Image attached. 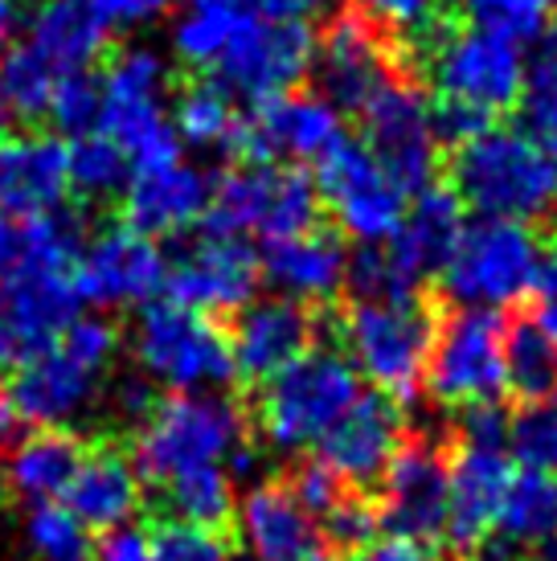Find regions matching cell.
<instances>
[{
    "label": "cell",
    "instance_id": "8992f818",
    "mask_svg": "<svg viewBox=\"0 0 557 561\" xmlns=\"http://www.w3.org/2000/svg\"><path fill=\"white\" fill-rule=\"evenodd\" d=\"M99 131L111 136L132 160V169H156L181 160V136L164 107L169 58L152 46H127L103 70Z\"/></svg>",
    "mask_w": 557,
    "mask_h": 561
},
{
    "label": "cell",
    "instance_id": "d6a6232c",
    "mask_svg": "<svg viewBox=\"0 0 557 561\" xmlns=\"http://www.w3.org/2000/svg\"><path fill=\"white\" fill-rule=\"evenodd\" d=\"M247 16L238 0H189V9L172 25V54L193 70H214Z\"/></svg>",
    "mask_w": 557,
    "mask_h": 561
},
{
    "label": "cell",
    "instance_id": "5bb4252c",
    "mask_svg": "<svg viewBox=\"0 0 557 561\" xmlns=\"http://www.w3.org/2000/svg\"><path fill=\"white\" fill-rule=\"evenodd\" d=\"M311 62H316V37L308 21L247 16L214 70L217 82L230 94L266 103V99L295 91L311 75Z\"/></svg>",
    "mask_w": 557,
    "mask_h": 561
},
{
    "label": "cell",
    "instance_id": "d6986e66",
    "mask_svg": "<svg viewBox=\"0 0 557 561\" xmlns=\"http://www.w3.org/2000/svg\"><path fill=\"white\" fill-rule=\"evenodd\" d=\"M377 483H382L377 520L389 529V537L427 546V541H439L447 533L451 471L434 443H427V438L406 443Z\"/></svg>",
    "mask_w": 557,
    "mask_h": 561
},
{
    "label": "cell",
    "instance_id": "74e56055",
    "mask_svg": "<svg viewBox=\"0 0 557 561\" xmlns=\"http://www.w3.org/2000/svg\"><path fill=\"white\" fill-rule=\"evenodd\" d=\"M160 496L169 500L172 516L193 520V525H214L221 529L238 508V492H234V476L226 468H197L185 471L177 480L160 483Z\"/></svg>",
    "mask_w": 557,
    "mask_h": 561
},
{
    "label": "cell",
    "instance_id": "f6af8a7d",
    "mask_svg": "<svg viewBox=\"0 0 557 561\" xmlns=\"http://www.w3.org/2000/svg\"><path fill=\"white\" fill-rule=\"evenodd\" d=\"M99 111H103V87L94 79L91 70L82 75H66L54 87V99H49V119L58 131H70V136H87L99 127Z\"/></svg>",
    "mask_w": 557,
    "mask_h": 561
},
{
    "label": "cell",
    "instance_id": "816d5d0a",
    "mask_svg": "<svg viewBox=\"0 0 557 561\" xmlns=\"http://www.w3.org/2000/svg\"><path fill=\"white\" fill-rule=\"evenodd\" d=\"M484 127H492V119L480 115V111L447 103V99L434 103V131H439V144H455V148H459V144L476 140Z\"/></svg>",
    "mask_w": 557,
    "mask_h": 561
},
{
    "label": "cell",
    "instance_id": "ac0fdd59",
    "mask_svg": "<svg viewBox=\"0 0 557 561\" xmlns=\"http://www.w3.org/2000/svg\"><path fill=\"white\" fill-rule=\"evenodd\" d=\"M263 279L259 254L247 247V238L209 234L193 238L189 247L169 263V291L172 304L193 308V312H242Z\"/></svg>",
    "mask_w": 557,
    "mask_h": 561
},
{
    "label": "cell",
    "instance_id": "f5cc1de1",
    "mask_svg": "<svg viewBox=\"0 0 557 561\" xmlns=\"http://www.w3.org/2000/svg\"><path fill=\"white\" fill-rule=\"evenodd\" d=\"M172 4H177V0H91V9L107 21L111 30H115V25H120V30L148 25V21L169 13Z\"/></svg>",
    "mask_w": 557,
    "mask_h": 561
},
{
    "label": "cell",
    "instance_id": "8fae6325",
    "mask_svg": "<svg viewBox=\"0 0 557 561\" xmlns=\"http://www.w3.org/2000/svg\"><path fill=\"white\" fill-rule=\"evenodd\" d=\"M75 266L37 263L21 247V266L0 279V369H25L46 357L75 324L82 299L75 291Z\"/></svg>",
    "mask_w": 557,
    "mask_h": 561
},
{
    "label": "cell",
    "instance_id": "ffe728a7",
    "mask_svg": "<svg viewBox=\"0 0 557 561\" xmlns=\"http://www.w3.org/2000/svg\"><path fill=\"white\" fill-rule=\"evenodd\" d=\"M311 70L320 79V91L341 111H356V115L389 79H398L394 42L353 9L328 21L325 37L316 42Z\"/></svg>",
    "mask_w": 557,
    "mask_h": 561
},
{
    "label": "cell",
    "instance_id": "1f68e13d",
    "mask_svg": "<svg viewBox=\"0 0 557 561\" xmlns=\"http://www.w3.org/2000/svg\"><path fill=\"white\" fill-rule=\"evenodd\" d=\"M496 537L509 549H537L557 537V476L549 471H516L500 500Z\"/></svg>",
    "mask_w": 557,
    "mask_h": 561
},
{
    "label": "cell",
    "instance_id": "bcb514c9",
    "mask_svg": "<svg viewBox=\"0 0 557 561\" xmlns=\"http://www.w3.org/2000/svg\"><path fill=\"white\" fill-rule=\"evenodd\" d=\"M353 299H406L418 296V287L402 275V266L389 259L386 247H361L349 259V283Z\"/></svg>",
    "mask_w": 557,
    "mask_h": 561
},
{
    "label": "cell",
    "instance_id": "4fadbf2b",
    "mask_svg": "<svg viewBox=\"0 0 557 561\" xmlns=\"http://www.w3.org/2000/svg\"><path fill=\"white\" fill-rule=\"evenodd\" d=\"M316 188L337 230L356 238L361 247H382L398 234L406 218V188L389 181L365 144L341 140L325 160H316Z\"/></svg>",
    "mask_w": 557,
    "mask_h": 561
},
{
    "label": "cell",
    "instance_id": "7c38bea8",
    "mask_svg": "<svg viewBox=\"0 0 557 561\" xmlns=\"http://www.w3.org/2000/svg\"><path fill=\"white\" fill-rule=\"evenodd\" d=\"M422 386L439 405L467 410L504 393V320L484 308H459L434 328Z\"/></svg>",
    "mask_w": 557,
    "mask_h": 561
},
{
    "label": "cell",
    "instance_id": "277c9868",
    "mask_svg": "<svg viewBox=\"0 0 557 561\" xmlns=\"http://www.w3.org/2000/svg\"><path fill=\"white\" fill-rule=\"evenodd\" d=\"M247 443V414L226 393H169L136 435V468L152 483H169L197 468H226ZM230 471V468H226Z\"/></svg>",
    "mask_w": 557,
    "mask_h": 561
},
{
    "label": "cell",
    "instance_id": "94428289",
    "mask_svg": "<svg viewBox=\"0 0 557 561\" xmlns=\"http://www.w3.org/2000/svg\"><path fill=\"white\" fill-rule=\"evenodd\" d=\"M299 561H337V558H328V553H320V549H311V553H304Z\"/></svg>",
    "mask_w": 557,
    "mask_h": 561
},
{
    "label": "cell",
    "instance_id": "836d02e7",
    "mask_svg": "<svg viewBox=\"0 0 557 561\" xmlns=\"http://www.w3.org/2000/svg\"><path fill=\"white\" fill-rule=\"evenodd\" d=\"M238 124H242V115L221 82H193L172 107V127H177L181 144L202 148V152H230Z\"/></svg>",
    "mask_w": 557,
    "mask_h": 561
},
{
    "label": "cell",
    "instance_id": "60d3db41",
    "mask_svg": "<svg viewBox=\"0 0 557 561\" xmlns=\"http://www.w3.org/2000/svg\"><path fill=\"white\" fill-rule=\"evenodd\" d=\"M471 25L492 30L509 42H542L549 33L554 0H455Z\"/></svg>",
    "mask_w": 557,
    "mask_h": 561
},
{
    "label": "cell",
    "instance_id": "52a82bcc",
    "mask_svg": "<svg viewBox=\"0 0 557 561\" xmlns=\"http://www.w3.org/2000/svg\"><path fill=\"white\" fill-rule=\"evenodd\" d=\"M344 357L377 393L414 398L434 344V316L418 296L353 299L341 320Z\"/></svg>",
    "mask_w": 557,
    "mask_h": 561
},
{
    "label": "cell",
    "instance_id": "f907efd6",
    "mask_svg": "<svg viewBox=\"0 0 557 561\" xmlns=\"http://www.w3.org/2000/svg\"><path fill=\"white\" fill-rule=\"evenodd\" d=\"M459 443L471 447H509V414L496 402L467 405L459 419Z\"/></svg>",
    "mask_w": 557,
    "mask_h": 561
},
{
    "label": "cell",
    "instance_id": "44dd1931",
    "mask_svg": "<svg viewBox=\"0 0 557 561\" xmlns=\"http://www.w3.org/2000/svg\"><path fill=\"white\" fill-rule=\"evenodd\" d=\"M406 447V414L398 398L389 393H361L349 414H344L325 443L316 447L328 468L341 476V483L370 488L386 476L394 455Z\"/></svg>",
    "mask_w": 557,
    "mask_h": 561
},
{
    "label": "cell",
    "instance_id": "e575fe53",
    "mask_svg": "<svg viewBox=\"0 0 557 561\" xmlns=\"http://www.w3.org/2000/svg\"><path fill=\"white\" fill-rule=\"evenodd\" d=\"M504 390L525 402L557 393V341L537 320L504 328Z\"/></svg>",
    "mask_w": 557,
    "mask_h": 561
},
{
    "label": "cell",
    "instance_id": "6125c7cd",
    "mask_svg": "<svg viewBox=\"0 0 557 561\" xmlns=\"http://www.w3.org/2000/svg\"><path fill=\"white\" fill-rule=\"evenodd\" d=\"M4 500H9V483H4V471H0V508H4Z\"/></svg>",
    "mask_w": 557,
    "mask_h": 561
},
{
    "label": "cell",
    "instance_id": "7bdbcfd3",
    "mask_svg": "<svg viewBox=\"0 0 557 561\" xmlns=\"http://www.w3.org/2000/svg\"><path fill=\"white\" fill-rule=\"evenodd\" d=\"M353 13H361L370 25L386 33V37H406L418 49H427L447 30L443 25V0H353Z\"/></svg>",
    "mask_w": 557,
    "mask_h": 561
},
{
    "label": "cell",
    "instance_id": "11a10c76",
    "mask_svg": "<svg viewBox=\"0 0 557 561\" xmlns=\"http://www.w3.org/2000/svg\"><path fill=\"white\" fill-rule=\"evenodd\" d=\"M94 561H156L152 537L132 529V525L111 529V533H103V541L94 546Z\"/></svg>",
    "mask_w": 557,
    "mask_h": 561
},
{
    "label": "cell",
    "instance_id": "5b68a950",
    "mask_svg": "<svg viewBox=\"0 0 557 561\" xmlns=\"http://www.w3.org/2000/svg\"><path fill=\"white\" fill-rule=\"evenodd\" d=\"M127 344L139 374L169 393H217L238 377L230 332L172 299L144 304Z\"/></svg>",
    "mask_w": 557,
    "mask_h": 561
},
{
    "label": "cell",
    "instance_id": "b9f144b4",
    "mask_svg": "<svg viewBox=\"0 0 557 561\" xmlns=\"http://www.w3.org/2000/svg\"><path fill=\"white\" fill-rule=\"evenodd\" d=\"M509 451L528 471L557 476V393L525 402L521 414L509 419Z\"/></svg>",
    "mask_w": 557,
    "mask_h": 561
},
{
    "label": "cell",
    "instance_id": "484cf974",
    "mask_svg": "<svg viewBox=\"0 0 557 561\" xmlns=\"http://www.w3.org/2000/svg\"><path fill=\"white\" fill-rule=\"evenodd\" d=\"M259 266L278 296L304 304V308L328 304L332 296H341L349 283V250L332 230H320V226L295 238L266 242Z\"/></svg>",
    "mask_w": 557,
    "mask_h": 561
},
{
    "label": "cell",
    "instance_id": "680465c9",
    "mask_svg": "<svg viewBox=\"0 0 557 561\" xmlns=\"http://www.w3.org/2000/svg\"><path fill=\"white\" fill-rule=\"evenodd\" d=\"M16 13H21V0H0V54L9 49V37H13Z\"/></svg>",
    "mask_w": 557,
    "mask_h": 561
},
{
    "label": "cell",
    "instance_id": "03108f58",
    "mask_svg": "<svg viewBox=\"0 0 557 561\" xmlns=\"http://www.w3.org/2000/svg\"><path fill=\"white\" fill-rule=\"evenodd\" d=\"M230 561H254V558H230Z\"/></svg>",
    "mask_w": 557,
    "mask_h": 561
},
{
    "label": "cell",
    "instance_id": "4dcf8cb0",
    "mask_svg": "<svg viewBox=\"0 0 557 561\" xmlns=\"http://www.w3.org/2000/svg\"><path fill=\"white\" fill-rule=\"evenodd\" d=\"M82 443L70 431H25L9 443L4 455V483L9 492L30 504H49L62 500L78 463H82Z\"/></svg>",
    "mask_w": 557,
    "mask_h": 561
},
{
    "label": "cell",
    "instance_id": "6da1fadb",
    "mask_svg": "<svg viewBox=\"0 0 557 561\" xmlns=\"http://www.w3.org/2000/svg\"><path fill=\"white\" fill-rule=\"evenodd\" d=\"M120 357V332L107 316H78L46 357L16 369L0 393L16 426L25 431H70L103 402L107 374Z\"/></svg>",
    "mask_w": 557,
    "mask_h": 561
},
{
    "label": "cell",
    "instance_id": "f546056e",
    "mask_svg": "<svg viewBox=\"0 0 557 561\" xmlns=\"http://www.w3.org/2000/svg\"><path fill=\"white\" fill-rule=\"evenodd\" d=\"M107 42L111 25L94 13L91 0H42L30 21V33H25V46L58 79L91 70L107 54Z\"/></svg>",
    "mask_w": 557,
    "mask_h": 561
},
{
    "label": "cell",
    "instance_id": "db71d44e",
    "mask_svg": "<svg viewBox=\"0 0 557 561\" xmlns=\"http://www.w3.org/2000/svg\"><path fill=\"white\" fill-rule=\"evenodd\" d=\"M528 296L537 304L533 320L557 341V247H549L542 254V266H537V279H533V291H528Z\"/></svg>",
    "mask_w": 557,
    "mask_h": 561
},
{
    "label": "cell",
    "instance_id": "7dc6e473",
    "mask_svg": "<svg viewBox=\"0 0 557 561\" xmlns=\"http://www.w3.org/2000/svg\"><path fill=\"white\" fill-rule=\"evenodd\" d=\"M325 525L320 529L328 533V541L337 549H361L370 546L377 529H382V520H377V508H373L370 500H361V492H344L325 516H320Z\"/></svg>",
    "mask_w": 557,
    "mask_h": 561
},
{
    "label": "cell",
    "instance_id": "d590c367",
    "mask_svg": "<svg viewBox=\"0 0 557 561\" xmlns=\"http://www.w3.org/2000/svg\"><path fill=\"white\" fill-rule=\"evenodd\" d=\"M21 541L33 561H94V533L66 504H30L21 520Z\"/></svg>",
    "mask_w": 557,
    "mask_h": 561
},
{
    "label": "cell",
    "instance_id": "6f0895ef",
    "mask_svg": "<svg viewBox=\"0 0 557 561\" xmlns=\"http://www.w3.org/2000/svg\"><path fill=\"white\" fill-rule=\"evenodd\" d=\"M353 561H439L434 553H427V546L402 541V537H386V541H370L353 553Z\"/></svg>",
    "mask_w": 557,
    "mask_h": 561
},
{
    "label": "cell",
    "instance_id": "e0dca14e",
    "mask_svg": "<svg viewBox=\"0 0 557 561\" xmlns=\"http://www.w3.org/2000/svg\"><path fill=\"white\" fill-rule=\"evenodd\" d=\"M75 291L94 308H144L164 291L169 259L148 234L132 226H111L94 234L75 259Z\"/></svg>",
    "mask_w": 557,
    "mask_h": 561
},
{
    "label": "cell",
    "instance_id": "91938a15",
    "mask_svg": "<svg viewBox=\"0 0 557 561\" xmlns=\"http://www.w3.org/2000/svg\"><path fill=\"white\" fill-rule=\"evenodd\" d=\"M9 119H13V111H9V103H4V94H0V136H4V127H9Z\"/></svg>",
    "mask_w": 557,
    "mask_h": 561
},
{
    "label": "cell",
    "instance_id": "cb8c5ba5",
    "mask_svg": "<svg viewBox=\"0 0 557 561\" xmlns=\"http://www.w3.org/2000/svg\"><path fill=\"white\" fill-rule=\"evenodd\" d=\"M311 316L304 304L283 296L250 299L230 328L234 374L247 381H271L295 357L311 348Z\"/></svg>",
    "mask_w": 557,
    "mask_h": 561
},
{
    "label": "cell",
    "instance_id": "be15d7a7",
    "mask_svg": "<svg viewBox=\"0 0 557 561\" xmlns=\"http://www.w3.org/2000/svg\"><path fill=\"white\" fill-rule=\"evenodd\" d=\"M500 561H542V558H500Z\"/></svg>",
    "mask_w": 557,
    "mask_h": 561
},
{
    "label": "cell",
    "instance_id": "2e32d148",
    "mask_svg": "<svg viewBox=\"0 0 557 561\" xmlns=\"http://www.w3.org/2000/svg\"><path fill=\"white\" fill-rule=\"evenodd\" d=\"M344 140V111L325 91H287L278 99L254 103L238 124L234 148L250 164H278V160H325Z\"/></svg>",
    "mask_w": 557,
    "mask_h": 561
},
{
    "label": "cell",
    "instance_id": "c3c4849f",
    "mask_svg": "<svg viewBox=\"0 0 557 561\" xmlns=\"http://www.w3.org/2000/svg\"><path fill=\"white\" fill-rule=\"evenodd\" d=\"M103 402H107L111 410V419L120 422V426H144L148 422V414L156 410V386L148 381V377L139 374H124V377H115L107 390H103Z\"/></svg>",
    "mask_w": 557,
    "mask_h": 561
},
{
    "label": "cell",
    "instance_id": "f1b7e54d",
    "mask_svg": "<svg viewBox=\"0 0 557 561\" xmlns=\"http://www.w3.org/2000/svg\"><path fill=\"white\" fill-rule=\"evenodd\" d=\"M464 202L455 197V188L427 185L418 188V197L406 205V218L398 226V234L382 242L389 250V259L402 266V275L410 283H422L439 275L447 266L451 250L464 234Z\"/></svg>",
    "mask_w": 557,
    "mask_h": 561
},
{
    "label": "cell",
    "instance_id": "3957f363",
    "mask_svg": "<svg viewBox=\"0 0 557 561\" xmlns=\"http://www.w3.org/2000/svg\"><path fill=\"white\" fill-rule=\"evenodd\" d=\"M361 398V374L337 348H308L263 386L259 435L271 451L299 455L320 447L325 435Z\"/></svg>",
    "mask_w": 557,
    "mask_h": 561
},
{
    "label": "cell",
    "instance_id": "7402d4cb",
    "mask_svg": "<svg viewBox=\"0 0 557 561\" xmlns=\"http://www.w3.org/2000/svg\"><path fill=\"white\" fill-rule=\"evenodd\" d=\"M70 193V148L49 131L0 136V209L30 221L54 214Z\"/></svg>",
    "mask_w": 557,
    "mask_h": 561
},
{
    "label": "cell",
    "instance_id": "9c48e42d",
    "mask_svg": "<svg viewBox=\"0 0 557 561\" xmlns=\"http://www.w3.org/2000/svg\"><path fill=\"white\" fill-rule=\"evenodd\" d=\"M542 238L525 221L480 218L467 221L447 266L439 271L443 291L459 308L500 312L533 291L537 266H542Z\"/></svg>",
    "mask_w": 557,
    "mask_h": 561
},
{
    "label": "cell",
    "instance_id": "603a6c76",
    "mask_svg": "<svg viewBox=\"0 0 557 561\" xmlns=\"http://www.w3.org/2000/svg\"><path fill=\"white\" fill-rule=\"evenodd\" d=\"M214 197V176L197 164L172 160L156 169H136L124 188V218L132 230L148 238L185 234L189 226L205 221Z\"/></svg>",
    "mask_w": 557,
    "mask_h": 561
},
{
    "label": "cell",
    "instance_id": "83f0119b",
    "mask_svg": "<svg viewBox=\"0 0 557 561\" xmlns=\"http://www.w3.org/2000/svg\"><path fill=\"white\" fill-rule=\"evenodd\" d=\"M234 520L254 561H299L316 549V516L295 500L287 483H250L234 508Z\"/></svg>",
    "mask_w": 557,
    "mask_h": 561
},
{
    "label": "cell",
    "instance_id": "d4e9b609",
    "mask_svg": "<svg viewBox=\"0 0 557 561\" xmlns=\"http://www.w3.org/2000/svg\"><path fill=\"white\" fill-rule=\"evenodd\" d=\"M451 471V500H447V537L451 549L471 553L480 549L496 533V516H500V500L509 492V459L504 447H471L459 443L455 459L447 463Z\"/></svg>",
    "mask_w": 557,
    "mask_h": 561
},
{
    "label": "cell",
    "instance_id": "ee69618b",
    "mask_svg": "<svg viewBox=\"0 0 557 561\" xmlns=\"http://www.w3.org/2000/svg\"><path fill=\"white\" fill-rule=\"evenodd\" d=\"M156 561H230V541L214 525H193L181 516H169L152 529Z\"/></svg>",
    "mask_w": 557,
    "mask_h": 561
},
{
    "label": "cell",
    "instance_id": "9f6ffc18",
    "mask_svg": "<svg viewBox=\"0 0 557 561\" xmlns=\"http://www.w3.org/2000/svg\"><path fill=\"white\" fill-rule=\"evenodd\" d=\"M250 16H266V21H308L325 9L328 0H238Z\"/></svg>",
    "mask_w": 557,
    "mask_h": 561
},
{
    "label": "cell",
    "instance_id": "e7e4bbea",
    "mask_svg": "<svg viewBox=\"0 0 557 561\" xmlns=\"http://www.w3.org/2000/svg\"><path fill=\"white\" fill-rule=\"evenodd\" d=\"M4 226H9V218H4V209H0V230H4Z\"/></svg>",
    "mask_w": 557,
    "mask_h": 561
},
{
    "label": "cell",
    "instance_id": "ab89813d",
    "mask_svg": "<svg viewBox=\"0 0 557 561\" xmlns=\"http://www.w3.org/2000/svg\"><path fill=\"white\" fill-rule=\"evenodd\" d=\"M516 107H521L528 136L557 152V30L545 33L537 58L528 62Z\"/></svg>",
    "mask_w": 557,
    "mask_h": 561
},
{
    "label": "cell",
    "instance_id": "9a60e30c",
    "mask_svg": "<svg viewBox=\"0 0 557 561\" xmlns=\"http://www.w3.org/2000/svg\"><path fill=\"white\" fill-rule=\"evenodd\" d=\"M365 148L389 172V181L406 193H418L434 181L439 169V131L427 91L410 79H389L382 91L361 107Z\"/></svg>",
    "mask_w": 557,
    "mask_h": 561
},
{
    "label": "cell",
    "instance_id": "f35d334b",
    "mask_svg": "<svg viewBox=\"0 0 557 561\" xmlns=\"http://www.w3.org/2000/svg\"><path fill=\"white\" fill-rule=\"evenodd\" d=\"M54 87H58V75L25 42L4 49V58H0V94H4V103H9L16 119H42L49 111Z\"/></svg>",
    "mask_w": 557,
    "mask_h": 561
},
{
    "label": "cell",
    "instance_id": "4316f807",
    "mask_svg": "<svg viewBox=\"0 0 557 561\" xmlns=\"http://www.w3.org/2000/svg\"><path fill=\"white\" fill-rule=\"evenodd\" d=\"M62 500L91 533L124 529L144 504V476L136 459L120 447H91L82 451V463Z\"/></svg>",
    "mask_w": 557,
    "mask_h": 561
},
{
    "label": "cell",
    "instance_id": "ba28073f",
    "mask_svg": "<svg viewBox=\"0 0 557 561\" xmlns=\"http://www.w3.org/2000/svg\"><path fill=\"white\" fill-rule=\"evenodd\" d=\"M320 188L295 164H250L221 172L214 181V197L205 209L209 234L247 238L259 234L263 242L295 238L316 230L320 221Z\"/></svg>",
    "mask_w": 557,
    "mask_h": 561
},
{
    "label": "cell",
    "instance_id": "003e7915",
    "mask_svg": "<svg viewBox=\"0 0 557 561\" xmlns=\"http://www.w3.org/2000/svg\"><path fill=\"white\" fill-rule=\"evenodd\" d=\"M0 561H9V558H0Z\"/></svg>",
    "mask_w": 557,
    "mask_h": 561
},
{
    "label": "cell",
    "instance_id": "681fc988",
    "mask_svg": "<svg viewBox=\"0 0 557 561\" xmlns=\"http://www.w3.org/2000/svg\"><path fill=\"white\" fill-rule=\"evenodd\" d=\"M287 488L295 492V500L308 508L311 516H325L337 500L344 496V483L341 476L328 468L325 459L316 455V459H304L299 468L292 471V480H287Z\"/></svg>",
    "mask_w": 557,
    "mask_h": 561
},
{
    "label": "cell",
    "instance_id": "8d00e7d4",
    "mask_svg": "<svg viewBox=\"0 0 557 561\" xmlns=\"http://www.w3.org/2000/svg\"><path fill=\"white\" fill-rule=\"evenodd\" d=\"M132 172L136 169H132L127 152L111 136H103L99 127L70 144V188L87 202L124 197Z\"/></svg>",
    "mask_w": 557,
    "mask_h": 561
},
{
    "label": "cell",
    "instance_id": "7a4b0ae2",
    "mask_svg": "<svg viewBox=\"0 0 557 561\" xmlns=\"http://www.w3.org/2000/svg\"><path fill=\"white\" fill-rule=\"evenodd\" d=\"M455 197L480 218L533 221L557 214V152L533 140L525 127H484L455 148Z\"/></svg>",
    "mask_w": 557,
    "mask_h": 561
},
{
    "label": "cell",
    "instance_id": "30bf717a",
    "mask_svg": "<svg viewBox=\"0 0 557 561\" xmlns=\"http://www.w3.org/2000/svg\"><path fill=\"white\" fill-rule=\"evenodd\" d=\"M422 58H427L439 99L480 111L488 119L516 107L528 70L516 42L492 30H480V25L443 30L422 49Z\"/></svg>",
    "mask_w": 557,
    "mask_h": 561
}]
</instances>
